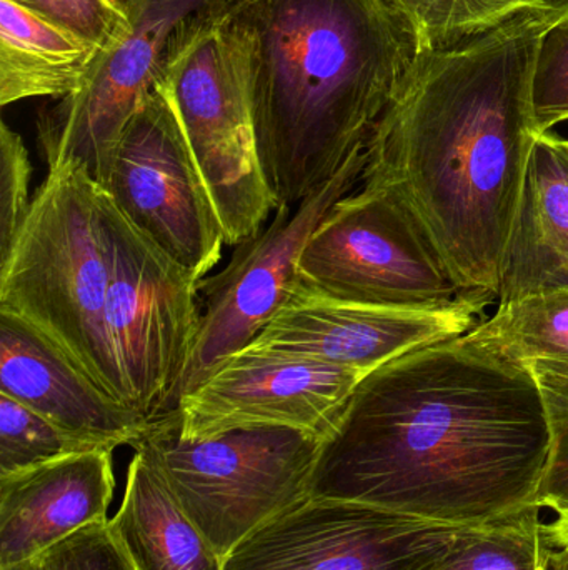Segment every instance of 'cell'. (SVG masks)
Instances as JSON below:
<instances>
[{
    "label": "cell",
    "instance_id": "6da1fadb",
    "mask_svg": "<svg viewBox=\"0 0 568 570\" xmlns=\"http://www.w3.org/2000/svg\"><path fill=\"white\" fill-rule=\"evenodd\" d=\"M550 458L532 368L469 331L357 384L322 438L310 495L479 528L542 508Z\"/></svg>",
    "mask_w": 568,
    "mask_h": 570
},
{
    "label": "cell",
    "instance_id": "7a4b0ae2",
    "mask_svg": "<svg viewBox=\"0 0 568 570\" xmlns=\"http://www.w3.org/2000/svg\"><path fill=\"white\" fill-rule=\"evenodd\" d=\"M527 12L467 42L417 53L367 149L362 183L392 187L469 297L499 301L500 267L537 136L532 73L560 22Z\"/></svg>",
    "mask_w": 568,
    "mask_h": 570
},
{
    "label": "cell",
    "instance_id": "3957f363",
    "mask_svg": "<svg viewBox=\"0 0 568 570\" xmlns=\"http://www.w3.org/2000/svg\"><path fill=\"white\" fill-rule=\"evenodd\" d=\"M220 27L279 207L367 156L417 57L387 0H226Z\"/></svg>",
    "mask_w": 568,
    "mask_h": 570
},
{
    "label": "cell",
    "instance_id": "277c9868",
    "mask_svg": "<svg viewBox=\"0 0 568 570\" xmlns=\"http://www.w3.org/2000/svg\"><path fill=\"white\" fill-rule=\"evenodd\" d=\"M109 285L106 190L77 164L47 170L0 259V311L32 325L129 407L107 335Z\"/></svg>",
    "mask_w": 568,
    "mask_h": 570
},
{
    "label": "cell",
    "instance_id": "5b68a950",
    "mask_svg": "<svg viewBox=\"0 0 568 570\" xmlns=\"http://www.w3.org/2000/svg\"><path fill=\"white\" fill-rule=\"evenodd\" d=\"M322 435L283 425L183 439L172 415L139 445L159 462L173 494L226 559L243 539L310 495Z\"/></svg>",
    "mask_w": 568,
    "mask_h": 570
},
{
    "label": "cell",
    "instance_id": "8992f818",
    "mask_svg": "<svg viewBox=\"0 0 568 570\" xmlns=\"http://www.w3.org/2000/svg\"><path fill=\"white\" fill-rule=\"evenodd\" d=\"M297 281L316 294L376 307H487L460 288L419 217L382 184L362 183L330 209L303 247Z\"/></svg>",
    "mask_w": 568,
    "mask_h": 570
},
{
    "label": "cell",
    "instance_id": "52a82bcc",
    "mask_svg": "<svg viewBox=\"0 0 568 570\" xmlns=\"http://www.w3.org/2000/svg\"><path fill=\"white\" fill-rule=\"evenodd\" d=\"M222 6L180 29L160 86L176 106L226 244L239 246L257 236L279 206L263 173L249 99L220 27Z\"/></svg>",
    "mask_w": 568,
    "mask_h": 570
},
{
    "label": "cell",
    "instance_id": "ba28073f",
    "mask_svg": "<svg viewBox=\"0 0 568 570\" xmlns=\"http://www.w3.org/2000/svg\"><path fill=\"white\" fill-rule=\"evenodd\" d=\"M106 327L129 407L150 424L176 412L199 328V279L132 226L106 193Z\"/></svg>",
    "mask_w": 568,
    "mask_h": 570
},
{
    "label": "cell",
    "instance_id": "9c48e42d",
    "mask_svg": "<svg viewBox=\"0 0 568 570\" xmlns=\"http://www.w3.org/2000/svg\"><path fill=\"white\" fill-rule=\"evenodd\" d=\"M480 528L309 495L243 539L222 570H437Z\"/></svg>",
    "mask_w": 568,
    "mask_h": 570
},
{
    "label": "cell",
    "instance_id": "30bf717a",
    "mask_svg": "<svg viewBox=\"0 0 568 570\" xmlns=\"http://www.w3.org/2000/svg\"><path fill=\"white\" fill-rule=\"evenodd\" d=\"M223 0H122L130 30L103 50L86 83L47 104L37 117V140L47 170L73 163L106 186L117 144L143 100L156 90L177 33Z\"/></svg>",
    "mask_w": 568,
    "mask_h": 570
},
{
    "label": "cell",
    "instance_id": "8fae6325",
    "mask_svg": "<svg viewBox=\"0 0 568 570\" xmlns=\"http://www.w3.org/2000/svg\"><path fill=\"white\" fill-rule=\"evenodd\" d=\"M102 189L136 229L196 279L220 263L222 224L160 82L127 124Z\"/></svg>",
    "mask_w": 568,
    "mask_h": 570
},
{
    "label": "cell",
    "instance_id": "7c38bea8",
    "mask_svg": "<svg viewBox=\"0 0 568 570\" xmlns=\"http://www.w3.org/2000/svg\"><path fill=\"white\" fill-rule=\"evenodd\" d=\"M366 164L367 156L359 157L297 206H280L269 226L236 246L219 274L200 281L199 328L179 399L246 351L272 321L297 284L307 240L330 209L362 184Z\"/></svg>",
    "mask_w": 568,
    "mask_h": 570
},
{
    "label": "cell",
    "instance_id": "4fadbf2b",
    "mask_svg": "<svg viewBox=\"0 0 568 570\" xmlns=\"http://www.w3.org/2000/svg\"><path fill=\"white\" fill-rule=\"evenodd\" d=\"M369 372L309 358L243 351L182 395L172 414L183 439L253 425H283L326 435Z\"/></svg>",
    "mask_w": 568,
    "mask_h": 570
},
{
    "label": "cell",
    "instance_id": "5bb4252c",
    "mask_svg": "<svg viewBox=\"0 0 568 570\" xmlns=\"http://www.w3.org/2000/svg\"><path fill=\"white\" fill-rule=\"evenodd\" d=\"M482 312L474 307L409 311L352 304L316 294L297 281L246 351L372 372L407 352L467 334L482 322Z\"/></svg>",
    "mask_w": 568,
    "mask_h": 570
},
{
    "label": "cell",
    "instance_id": "9a60e30c",
    "mask_svg": "<svg viewBox=\"0 0 568 570\" xmlns=\"http://www.w3.org/2000/svg\"><path fill=\"white\" fill-rule=\"evenodd\" d=\"M0 394L96 448L136 449L156 425L106 394L46 335L7 311H0Z\"/></svg>",
    "mask_w": 568,
    "mask_h": 570
},
{
    "label": "cell",
    "instance_id": "2e32d148",
    "mask_svg": "<svg viewBox=\"0 0 568 570\" xmlns=\"http://www.w3.org/2000/svg\"><path fill=\"white\" fill-rule=\"evenodd\" d=\"M112 449H92L0 479V570L36 561L90 525L107 524Z\"/></svg>",
    "mask_w": 568,
    "mask_h": 570
},
{
    "label": "cell",
    "instance_id": "e0dca14e",
    "mask_svg": "<svg viewBox=\"0 0 568 570\" xmlns=\"http://www.w3.org/2000/svg\"><path fill=\"white\" fill-rule=\"evenodd\" d=\"M568 291V139L537 132L500 267L499 301Z\"/></svg>",
    "mask_w": 568,
    "mask_h": 570
},
{
    "label": "cell",
    "instance_id": "ac0fdd59",
    "mask_svg": "<svg viewBox=\"0 0 568 570\" xmlns=\"http://www.w3.org/2000/svg\"><path fill=\"white\" fill-rule=\"evenodd\" d=\"M133 570H222L213 551L143 445L127 469L122 504L109 521Z\"/></svg>",
    "mask_w": 568,
    "mask_h": 570
},
{
    "label": "cell",
    "instance_id": "d6986e66",
    "mask_svg": "<svg viewBox=\"0 0 568 570\" xmlns=\"http://www.w3.org/2000/svg\"><path fill=\"white\" fill-rule=\"evenodd\" d=\"M102 52L19 3L0 0V106L72 96Z\"/></svg>",
    "mask_w": 568,
    "mask_h": 570
},
{
    "label": "cell",
    "instance_id": "ffe728a7",
    "mask_svg": "<svg viewBox=\"0 0 568 570\" xmlns=\"http://www.w3.org/2000/svg\"><path fill=\"white\" fill-rule=\"evenodd\" d=\"M470 335L520 364L546 361L568 365V291L500 302Z\"/></svg>",
    "mask_w": 568,
    "mask_h": 570
},
{
    "label": "cell",
    "instance_id": "44dd1931",
    "mask_svg": "<svg viewBox=\"0 0 568 570\" xmlns=\"http://www.w3.org/2000/svg\"><path fill=\"white\" fill-rule=\"evenodd\" d=\"M416 42L417 53L467 42L530 10L524 0H387Z\"/></svg>",
    "mask_w": 568,
    "mask_h": 570
},
{
    "label": "cell",
    "instance_id": "7402d4cb",
    "mask_svg": "<svg viewBox=\"0 0 568 570\" xmlns=\"http://www.w3.org/2000/svg\"><path fill=\"white\" fill-rule=\"evenodd\" d=\"M542 511L484 525L437 570H549Z\"/></svg>",
    "mask_w": 568,
    "mask_h": 570
},
{
    "label": "cell",
    "instance_id": "603a6c76",
    "mask_svg": "<svg viewBox=\"0 0 568 570\" xmlns=\"http://www.w3.org/2000/svg\"><path fill=\"white\" fill-rule=\"evenodd\" d=\"M92 449L103 448L69 434L16 399L0 394V479Z\"/></svg>",
    "mask_w": 568,
    "mask_h": 570
},
{
    "label": "cell",
    "instance_id": "cb8c5ba5",
    "mask_svg": "<svg viewBox=\"0 0 568 570\" xmlns=\"http://www.w3.org/2000/svg\"><path fill=\"white\" fill-rule=\"evenodd\" d=\"M47 22L87 40L102 50L112 49L129 33L122 0H12Z\"/></svg>",
    "mask_w": 568,
    "mask_h": 570
},
{
    "label": "cell",
    "instance_id": "d4e9b609",
    "mask_svg": "<svg viewBox=\"0 0 568 570\" xmlns=\"http://www.w3.org/2000/svg\"><path fill=\"white\" fill-rule=\"evenodd\" d=\"M532 110L537 132H554L568 122V19L547 30L532 73Z\"/></svg>",
    "mask_w": 568,
    "mask_h": 570
},
{
    "label": "cell",
    "instance_id": "484cf974",
    "mask_svg": "<svg viewBox=\"0 0 568 570\" xmlns=\"http://www.w3.org/2000/svg\"><path fill=\"white\" fill-rule=\"evenodd\" d=\"M32 177L29 153L22 137L6 122L0 126V259L9 254L27 214Z\"/></svg>",
    "mask_w": 568,
    "mask_h": 570
},
{
    "label": "cell",
    "instance_id": "4316f807",
    "mask_svg": "<svg viewBox=\"0 0 568 570\" xmlns=\"http://www.w3.org/2000/svg\"><path fill=\"white\" fill-rule=\"evenodd\" d=\"M539 382L552 431V458L540 504L568 492V365L537 361L529 364Z\"/></svg>",
    "mask_w": 568,
    "mask_h": 570
},
{
    "label": "cell",
    "instance_id": "83f0119b",
    "mask_svg": "<svg viewBox=\"0 0 568 570\" xmlns=\"http://www.w3.org/2000/svg\"><path fill=\"white\" fill-rule=\"evenodd\" d=\"M36 570H133L107 524L90 525L33 561Z\"/></svg>",
    "mask_w": 568,
    "mask_h": 570
},
{
    "label": "cell",
    "instance_id": "f1b7e54d",
    "mask_svg": "<svg viewBox=\"0 0 568 570\" xmlns=\"http://www.w3.org/2000/svg\"><path fill=\"white\" fill-rule=\"evenodd\" d=\"M544 509L552 512V521H544V534L550 548L568 544V492L546 502Z\"/></svg>",
    "mask_w": 568,
    "mask_h": 570
},
{
    "label": "cell",
    "instance_id": "f546056e",
    "mask_svg": "<svg viewBox=\"0 0 568 570\" xmlns=\"http://www.w3.org/2000/svg\"><path fill=\"white\" fill-rule=\"evenodd\" d=\"M534 12L552 13L559 19H568V0H524Z\"/></svg>",
    "mask_w": 568,
    "mask_h": 570
},
{
    "label": "cell",
    "instance_id": "4dcf8cb0",
    "mask_svg": "<svg viewBox=\"0 0 568 570\" xmlns=\"http://www.w3.org/2000/svg\"><path fill=\"white\" fill-rule=\"evenodd\" d=\"M549 570H568V544L550 548Z\"/></svg>",
    "mask_w": 568,
    "mask_h": 570
},
{
    "label": "cell",
    "instance_id": "1f68e13d",
    "mask_svg": "<svg viewBox=\"0 0 568 570\" xmlns=\"http://www.w3.org/2000/svg\"><path fill=\"white\" fill-rule=\"evenodd\" d=\"M7 570H36V569H33V562H29V564L19 566V568L7 569Z\"/></svg>",
    "mask_w": 568,
    "mask_h": 570
}]
</instances>
